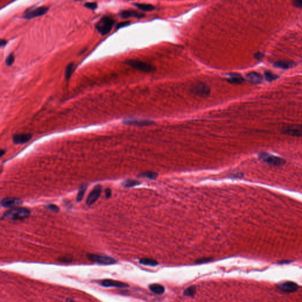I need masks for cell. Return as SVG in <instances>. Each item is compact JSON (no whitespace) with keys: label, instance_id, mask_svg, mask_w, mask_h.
I'll return each mask as SVG.
<instances>
[{"label":"cell","instance_id":"1","mask_svg":"<svg viewBox=\"0 0 302 302\" xmlns=\"http://www.w3.org/2000/svg\"><path fill=\"white\" fill-rule=\"evenodd\" d=\"M114 24L113 19L108 16H104L95 25V28L97 31L102 36L108 34L111 32Z\"/></svg>","mask_w":302,"mask_h":302},{"label":"cell","instance_id":"2","mask_svg":"<svg viewBox=\"0 0 302 302\" xmlns=\"http://www.w3.org/2000/svg\"><path fill=\"white\" fill-rule=\"evenodd\" d=\"M30 214V211L25 208H14L4 214L3 217L13 220H22L28 217Z\"/></svg>","mask_w":302,"mask_h":302},{"label":"cell","instance_id":"3","mask_svg":"<svg viewBox=\"0 0 302 302\" xmlns=\"http://www.w3.org/2000/svg\"><path fill=\"white\" fill-rule=\"evenodd\" d=\"M125 63L132 68L139 71L149 73L154 72L155 69L150 64L136 59H129L125 61Z\"/></svg>","mask_w":302,"mask_h":302},{"label":"cell","instance_id":"4","mask_svg":"<svg viewBox=\"0 0 302 302\" xmlns=\"http://www.w3.org/2000/svg\"><path fill=\"white\" fill-rule=\"evenodd\" d=\"M191 92L193 94L199 96L200 97H207L209 96L211 93V89L209 86L207 84H205L202 82H200L198 83H196L195 85H194L191 89Z\"/></svg>","mask_w":302,"mask_h":302},{"label":"cell","instance_id":"5","mask_svg":"<svg viewBox=\"0 0 302 302\" xmlns=\"http://www.w3.org/2000/svg\"><path fill=\"white\" fill-rule=\"evenodd\" d=\"M259 159L267 164L274 166H282L285 163V161L282 158L265 152H262L259 154Z\"/></svg>","mask_w":302,"mask_h":302},{"label":"cell","instance_id":"6","mask_svg":"<svg viewBox=\"0 0 302 302\" xmlns=\"http://www.w3.org/2000/svg\"><path fill=\"white\" fill-rule=\"evenodd\" d=\"M49 11V7H39L32 9H27L23 13V17L27 19H34L44 15Z\"/></svg>","mask_w":302,"mask_h":302},{"label":"cell","instance_id":"7","mask_svg":"<svg viewBox=\"0 0 302 302\" xmlns=\"http://www.w3.org/2000/svg\"><path fill=\"white\" fill-rule=\"evenodd\" d=\"M87 257L89 259L94 263L98 264H104V265H109L112 264L116 263V259L113 257L106 255H98V254H90L87 255Z\"/></svg>","mask_w":302,"mask_h":302},{"label":"cell","instance_id":"8","mask_svg":"<svg viewBox=\"0 0 302 302\" xmlns=\"http://www.w3.org/2000/svg\"><path fill=\"white\" fill-rule=\"evenodd\" d=\"M282 132L290 136L302 137V125L296 124L286 125L283 127Z\"/></svg>","mask_w":302,"mask_h":302},{"label":"cell","instance_id":"9","mask_svg":"<svg viewBox=\"0 0 302 302\" xmlns=\"http://www.w3.org/2000/svg\"><path fill=\"white\" fill-rule=\"evenodd\" d=\"M124 124L138 126H148L154 123V122L150 120L147 119H126L123 122Z\"/></svg>","mask_w":302,"mask_h":302},{"label":"cell","instance_id":"10","mask_svg":"<svg viewBox=\"0 0 302 302\" xmlns=\"http://www.w3.org/2000/svg\"><path fill=\"white\" fill-rule=\"evenodd\" d=\"M102 187L100 185H97L96 187H94V188L91 191V192L89 194L86 203L88 206H91L93 203H94L99 198V197L100 195V194L102 192Z\"/></svg>","mask_w":302,"mask_h":302},{"label":"cell","instance_id":"11","mask_svg":"<svg viewBox=\"0 0 302 302\" xmlns=\"http://www.w3.org/2000/svg\"><path fill=\"white\" fill-rule=\"evenodd\" d=\"M278 289L285 293H292L298 290V286L292 282H286L279 284Z\"/></svg>","mask_w":302,"mask_h":302},{"label":"cell","instance_id":"12","mask_svg":"<svg viewBox=\"0 0 302 302\" xmlns=\"http://www.w3.org/2000/svg\"><path fill=\"white\" fill-rule=\"evenodd\" d=\"M21 204V200L16 198H5L2 199L1 202V206L5 208L14 207Z\"/></svg>","mask_w":302,"mask_h":302},{"label":"cell","instance_id":"13","mask_svg":"<svg viewBox=\"0 0 302 302\" xmlns=\"http://www.w3.org/2000/svg\"><path fill=\"white\" fill-rule=\"evenodd\" d=\"M100 284L102 286L106 287H117V288H126V287H128V285L126 283L116 281V280H109H109H104L102 281Z\"/></svg>","mask_w":302,"mask_h":302},{"label":"cell","instance_id":"14","mask_svg":"<svg viewBox=\"0 0 302 302\" xmlns=\"http://www.w3.org/2000/svg\"><path fill=\"white\" fill-rule=\"evenodd\" d=\"M32 136L28 133H21L13 136V140L16 144H22L27 142L31 138Z\"/></svg>","mask_w":302,"mask_h":302},{"label":"cell","instance_id":"15","mask_svg":"<svg viewBox=\"0 0 302 302\" xmlns=\"http://www.w3.org/2000/svg\"><path fill=\"white\" fill-rule=\"evenodd\" d=\"M247 78L248 81L254 84H260L263 81V77L258 73L252 72L248 73L247 76Z\"/></svg>","mask_w":302,"mask_h":302},{"label":"cell","instance_id":"16","mask_svg":"<svg viewBox=\"0 0 302 302\" xmlns=\"http://www.w3.org/2000/svg\"><path fill=\"white\" fill-rule=\"evenodd\" d=\"M119 16L123 19H128L129 17H136L138 19L142 18L145 17V16L142 14L139 13L133 10H124L122 11L119 13Z\"/></svg>","mask_w":302,"mask_h":302},{"label":"cell","instance_id":"17","mask_svg":"<svg viewBox=\"0 0 302 302\" xmlns=\"http://www.w3.org/2000/svg\"><path fill=\"white\" fill-rule=\"evenodd\" d=\"M228 77V81L232 84H241L244 81L243 76L237 73H229Z\"/></svg>","mask_w":302,"mask_h":302},{"label":"cell","instance_id":"18","mask_svg":"<svg viewBox=\"0 0 302 302\" xmlns=\"http://www.w3.org/2000/svg\"><path fill=\"white\" fill-rule=\"evenodd\" d=\"M150 289L152 292L156 295H162L165 292V288L159 284H152L150 286Z\"/></svg>","mask_w":302,"mask_h":302},{"label":"cell","instance_id":"19","mask_svg":"<svg viewBox=\"0 0 302 302\" xmlns=\"http://www.w3.org/2000/svg\"><path fill=\"white\" fill-rule=\"evenodd\" d=\"M295 65L293 62L289 61H277L274 63V66L276 67L279 68H282V69H289L290 67H293Z\"/></svg>","mask_w":302,"mask_h":302},{"label":"cell","instance_id":"20","mask_svg":"<svg viewBox=\"0 0 302 302\" xmlns=\"http://www.w3.org/2000/svg\"><path fill=\"white\" fill-rule=\"evenodd\" d=\"M133 5H135V7H136L140 9L141 10H142L144 11H151L155 9V7L151 4L135 3V4H133Z\"/></svg>","mask_w":302,"mask_h":302},{"label":"cell","instance_id":"21","mask_svg":"<svg viewBox=\"0 0 302 302\" xmlns=\"http://www.w3.org/2000/svg\"><path fill=\"white\" fill-rule=\"evenodd\" d=\"M75 70V64L73 63H69L66 67L65 77L67 80H69Z\"/></svg>","mask_w":302,"mask_h":302},{"label":"cell","instance_id":"22","mask_svg":"<svg viewBox=\"0 0 302 302\" xmlns=\"http://www.w3.org/2000/svg\"><path fill=\"white\" fill-rule=\"evenodd\" d=\"M87 187V186L86 184H84V185H82L80 186V188L78 189L77 195V197H76V200L77 202L81 201V200L83 199L84 195V193L86 191Z\"/></svg>","mask_w":302,"mask_h":302},{"label":"cell","instance_id":"23","mask_svg":"<svg viewBox=\"0 0 302 302\" xmlns=\"http://www.w3.org/2000/svg\"><path fill=\"white\" fill-rule=\"evenodd\" d=\"M139 263L141 264L145 265H150V266H156L158 265V263L155 260H152L150 259H142L140 260Z\"/></svg>","mask_w":302,"mask_h":302},{"label":"cell","instance_id":"24","mask_svg":"<svg viewBox=\"0 0 302 302\" xmlns=\"http://www.w3.org/2000/svg\"><path fill=\"white\" fill-rule=\"evenodd\" d=\"M158 175L157 173H156L155 172H151V171L145 172L140 175V176L141 177L147 178H149L151 179H155L157 178Z\"/></svg>","mask_w":302,"mask_h":302},{"label":"cell","instance_id":"25","mask_svg":"<svg viewBox=\"0 0 302 302\" xmlns=\"http://www.w3.org/2000/svg\"><path fill=\"white\" fill-rule=\"evenodd\" d=\"M140 184V182L138 181H135V180H131V179H129V180H126L125 181H124L123 183H122V185L124 187H126V188H129V187H134V186H136V185H138Z\"/></svg>","mask_w":302,"mask_h":302},{"label":"cell","instance_id":"26","mask_svg":"<svg viewBox=\"0 0 302 302\" xmlns=\"http://www.w3.org/2000/svg\"><path fill=\"white\" fill-rule=\"evenodd\" d=\"M196 292V288L195 286H190L188 288H187L184 292V295L186 296H192L195 294Z\"/></svg>","mask_w":302,"mask_h":302},{"label":"cell","instance_id":"27","mask_svg":"<svg viewBox=\"0 0 302 302\" xmlns=\"http://www.w3.org/2000/svg\"><path fill=\"white\" fill-rule=\"evenodd\" d=\"M265 78L268 81H270L274 80L278 78V76L270 72H265Z\"/></svg>","mask_w":302,"mask_h":302},{"label":"cell","instance_id":"28","mask_svg":"<svg viewBox=\"0 0 302 302\" xmlns=\"http://www.w3.org/2000/svg\"><path fill=\"white\" fill-rule=\"evenodd\" d=\"M14 60H15V58H14L13 54V53L10 54L7 57V58L5 59V64L8 66H11L13 64Z\"/></svg>","mask_w":302,"mask_h":302},{"label":"cell","instance_id":"29","mask_svg":"<svg viewBox=\"0 0 302 302\" xmlns=\"http://www.w3.org/2000/svg\"><path fill=\"white\" fill-rule=\"evenodd\" d=\"M84 6L87 8L95 10L97 8V4L96 2H86L84 4Z\"/></svg>","mask_w":302,"mask_h":302},{"label":"cell","instance_id":"30","mask_svg":"<svg viewBox=\"0 0 302 302\" xmlns=\"http://www.w3.org/2000/svg\"><path fill=\"white\" fill-rule=\"evenodd\" d=\"M46 208L50 211H52L53 212H58L59 211V208L57 206H56V205H54V204H50V205H48L47 206H46Z\"/></svg>","mask_w":302,"mask_h":302},{"label":"cell","instance_id":"31","mask_svg":"<svg viewBox=\"0 0 302 302\" xmlns=\"http://www.w3.org/2000/svg\"><path fill=\"white\" fill-rule=\"evenodd\" d=\"M130 24V22L129 21H126V22H120L118 24V25H117L116 27V28L117 29H119L122 27H126L127 25H128L129 24Z\"/></svg>","mask_w":302,"mask_h":302},{"label":"cell","instance_id":"32","mask_svg":"<svg viewBox=\"0 0 302 302\" xmlns=\"http://www.w3.org/2000/svg\"><path fill=\"white\" fill-rule=\"evenodd\" d=\"M211 261V258H203V259H199L197 263H207V262H210Z\"/></svg>","mask_w":302,"mask_h":302},{"label":"cell","instance_id":"33","mask_svg":"<svg viewBox=\"0 0 302 302\" xmlns=\"http://www.w3.org/2000/svg\"><path fill=\"white\" fill-rule=\"evenodd\" d=\"M293 4L294 6L298 7V8H302V0H296L293 1Z\"/></svg>","mask_w":302,"mask_h":302},{"label":"cell","instance_id":"34","mask_svg":"<svg viewBox=\"0 0 302 302\" xmlns=\"http://www.w3.org/2000/svg\"><path fill=\"white\" fill-rule=\"evenodd\" d=\"M105 194H106V197L107 198H109L111 196V191L110 189H106L105 190Z\"/></svg>","mask_w":302,"mask_h":302},{"label":"cell","instance_id":"35","mask_svg":"<svg viewBox=\"0 0 302 302\" xmlns=\"http://www.w3.org/2000/svg\"><path fill=\"white\" fill-rule=\"evenodd\" d=\"M7 44V40H4V39H2V40H1V41H0V46H1V47H2L5 46Z\"/></svg>","mask_w":302,"mask_h":302},{"label":"cell","instance_id":"36","mask_svg":"<svg viewBox=\"0 0 302 302\" xmlns=\"http://www.w3.org/2000/svg\"><path fill=\"white\" fill-rule=\"evenodd\" d=\"M263 55L262 53H256L255 55V57L256 58H257L258 60L262 59L263 58Z\"/></svg>","mask_w":302,"mask_h":302},{"label":"cell","instance_id":"37","mask_svg":"<svg viewBox=\"0 0 302 302\" xmlns=\"http://www.w3.org/2000/svg\"><path fill=\"white\" fill-rule=\"evenodd\" d=\"M66 302H76L75 301H73V299H67L66 300Z\"/></svg>","mask_w":302,"mask_h":302},{"label":"cell","instance_id":"38","mask_svg":"<svg viewBox=\"0 0 302 302\" xmlns=\"http://www.w3.org/2000/svg\"><path fill=\"white\" fill-rule=\"evenodd\" d=\"M4 153H5V151H3V150H1V156H2V155H3Z\"/></svg>","mask_w":302,"mask_h":302}]
</instances>
